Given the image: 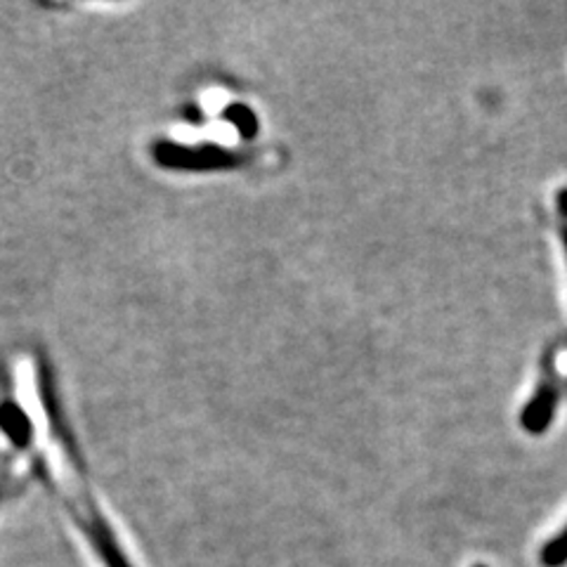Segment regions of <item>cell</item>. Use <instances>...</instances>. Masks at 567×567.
Listing matches in <instances>:
<instances>
[{"instance_id": "obj_1", "label": "cell", "mask_w": 567, "mask_h": 567, "mask_svg": "<svg viewBox=\"0 0 567 567\" xmlns=\"http://www.w3.org/2000/svg\"><path fill=\"white\" fill-rule=\"evenodd\" d=\"M31 466L33 473L39 481L60 496V502L66 506V511L71 513V518L81 527V532L85 535V539L91 542L93 551L100 556L104 567H133L131 560L123 554V548L114 535V529L110 527V523L104 520V516L100 513L97 502L93 499L91 485H69L66 489L58 483V477L52 475L48 461L41 454L31 456Z\"/></svg>"}, {"instance_id": "obj_2", "label": "cell", "mask_w": 567, "mask_h": 567, "mask_svg": "<svg viewBox=\"0 0 567 567\" xmlns=\"http://www.w3.org/2000/svg\"><path fill=\"white\" fill-rule=\"evenodd\" d=\"M152 158L156 166L183 173H213L233 171L251 162V154L241 150H229L216 142H202V145H181V142L156 140L152 145Z\"/></svg>"}, {"instance_id": "obj_3", "label": "cell", "mask_w": 567, "mask_h": 567, "mask_svg": "<svg viewBox=\"0 0 567 567\" xmlns=\"http://www.w3.org/2000/svg\"><path fill=\"white\" fill-rule=\"evenodd\" d=\"M563 379L565 374L560 369L558 350H546L539 364V381L535 385V393H532V398L520 412V425L525 433L542 435L551 429L563 393Z\"/></svg>"}, {"instance_id": "obj_4", "label": "cell", "mask_w": 567, "mask_h": 567, "mask_svg": "<svg viewBox=\"0 0 567 567\" xmlns=\"http://www.w3.org/2000/svg\"><path fill=\"white\" fill-rule=\"evenodd\" d=\"M0 433L8 437V442L17 452H31L35 435L33 421L14 398L10 369L6 362H0Z\"/></svg>"}, {"instance_id": "obj_5", "label": "cell", "mask_w": 567, "mask_h": 567, "mask_svg": "<svg viewBox=\"0 0 567 567\" xmlns=\"http://www.w3.org/2000/svg\"><path fill=\"white\" fill-rule=\"evenodd\" d=\"M223 118H225L227 123H233L235 131H237L244 140H254V137L258 135L260 123H258V116L254 114L251 106H246V104H241V102L227 104L225 110H223Z\"/></svg>"}, {"instance_id": "obj_6", "label": "cell", "mask_w": 567, "mask_h": 567, "mask_svg": "<svg viewBox=\"0 0 567 567\" xmlns=\"http://www.w3.org/2000/svg\"><path fill=\"white\" fill-rule=\"evenodd\" d=\"M539 560L544 567H563L567 563V525L542 546Z\"/></svg>"}, {"instance_id": "obj_7", "label": "cell", "mask_w": 567, "mask_h": 567, "mask_svg": "<svg viewBox=\"0 0 567 567\" xmlns=\"http://www.w3.org/2000/svg\"><path fill=\"white\" fill-rule=\"evenodd\" d=\"M556 213H558V233H560V241L565 248L567 256V185H563L556 192Z\"/></svg>"}, {"instance_id": "obj_8", "label": "cell", "mask_w": 567, "mask_h": 567, "mask_svg": "<svg viewBox=\"0 0 567 567\" xmlns=\"http://www.w3.org/2000/svg\"><path fill=\"white\" fill-rule=\"evenodd\" d=\"M14 489H17V483L10 471V461H6V464L0 466V504H3L10 494H14Z\"/></svg>"}, {"instance_id": "obj_9", "label": "cell", "mask_w": 567, "mask_h": 567, "mask_svg": "<svg viewBox=\"0 0 567 567\" xmlns=\"http://www.w3.org/2000/svg\"><path fill=\"white\" fill-rule=\"evenodd\" d=\"M473 567H487V565H483V563H477V565H473Z\"/></svg>"}]
</instances>
